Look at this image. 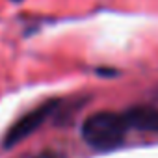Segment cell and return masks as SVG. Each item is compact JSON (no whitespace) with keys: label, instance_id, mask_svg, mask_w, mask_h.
<instances>
[{"label":"cell","instance_id":"obj_1","mask_svg":"<svg viewBox=\"0 0 158 158\" xmlns=\"http://www.w3.org/2000/svg\"><path fill=\"white\" fill-rule=\"evenodd\" d=\"M128 127L123 114L97 112L84 121L82 136L88 145L99 151H110L123 143Z\"/></svg>","mask_w":158,"mask_h":158},{"label":"cell","instance_id":"obj_4","mask_svg":"<svg viewBox=\"0 0 158 158\" xmlns=\"http://www.w3.org/2000/svg\"><path fill=\"white\" fill-rule=\"evenodd\" d=\"M35 158H65L61 152H56V151H45L41 154H37Z\"/></svg>","mask_w":158,"mask_h":158},{"label":"cell","instance_id":"obj_2","mask_svg":"<svg viewBox=\"0 0 158 158\" xmlns=\"http://www.w3.org/2000/svg\"><path fill=\"white\" fill-rule=\"evenodd\" d=\"M52 108H54V104L48 102V104H43V106L32 110V112L26 114L24 117H21V119L8 130L6 139H4V145H6V147H11V145L23 141L24 138H28L37 127H41V123H43V121L48 117V114L52 112Z\"/></svg>","mask_w":158,"mask_h":158},{"label":"cell","instance_id":"obj_3","mask_svg":"<svg viewBox=\"0 0 158 158\" xmlns=\"http://www.w3.org/2000/svg\"><path fill=\"white\" fill-rule=\"evenodd\" d=\"M123 115L128 128L143 132H158V108L154 106H134Z\"/></svg>","mask_w":158,"mask_h":158}]
</instances>
